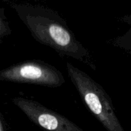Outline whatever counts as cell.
Wrapping results in <instances>:
<instances>
[{"label": "cell", "mask_w": 131, "mask_h": 131, "mask_svg": "<svg viewBox=\"0 0 131 131\" xmlns=\"http://www.w3.org/2000/svg\"><path fill=\"white\" fill-rule=\"evenodd\" d=\"M12 29L8 21L5 9L0 7V45L3 42V39L10 36Z\"/></svg>", "instance_id": "cell-6"}, {"label": "cell", "mask_w": 131, "mask_h": 131, "mask_svg": "<svg viewBox=\"0 0 131 131\" xmlns=\"http://www.w3.org/2000/svg\"><path fill=\"white\" fill-rule=\"evenodd\" d=\"M13 103L44 131H85L67 117L34 100L17 96L13 99Z\"/></svg>", "instance_id": "cell-4"}, {"label": "cell", "mask_w": 131, "mask_h": 131, "mask_svg": "<svg viewBox=\"0 0 131 131\" xmlns=\"http://www.w3.org/2000/svg\"><path fill=\"white\" fill-rule=\"evenodd\" d=\"M67 71L83 104L106 131H126L116 113L112 99L104 88L70 62Z\"/></svg>", "instance_id": "cell-2"}, {"label": "cell", "mask_w": 131, "mask_h": 131, "mask_svg": "<svg viewBox=\"0 0 131 131\" xmlns=\"http://www.w3.org/2000/svg\"><path fill=\"white\" fill-rule=\"evenodd\" d=\"M10 8L37 42L50 47L61 57L73 58L96 70V62L93 54L78 40L58 12L27 3H13Z\"/></svg>", "instance_id": "cell-1"}, {"label": "cell", "mask_w": 131, "mask_h": 131, "mask_svg": "<svg viewBox=\"0 0 131 131\" xmlns=\"http://www.w3.org/2000/svg\"><path fill=\"white\" fill-rule=\"evenodd\" d=\"M0 1H14V0H0ZM26 1H29V0H26Z\"/></svg>", "instance_id": "cell-8"}, {"label": "cell", "mask_w": 131, "mask_h": 131, "mask_svg": "<svg viewBox=\"0 0 131 131\" xmlns=\"http://www.w3.org/2000/svg\"><path fill=\"white\" fill-rule=\"evenodd\" d=\"M118 19L121 23L127 24L129 28L124 34L113 39L110 43L113 46L121 49L131 56V14L123 16Z\"/></svg>", "instance_id": "cell-5"}, {"label": "cell", "mask_w": 131, "mask_h": 131, "mask_svg": "<svg viewBox=\"0 0 131 131\" xmlns=\"http://www.w3.org/2000/svg\"><path fill=\"white\" fill-rule=\"evenodd\" d=\"M0 81L57 88L65 82L62 73L42 60H27L0 70Z\"/></svg>", "instance_id": "cell-3"}, {"label": "cell", "mask_w": 131, "mask_h": 131, "mask_svg": "<svg viewBox=\"0 0 131 131\" xmlns=\"http://www.w3.org/2000/svg\"><path fill=\"white\" fill-rule=\"evenodd\" d=\"M0 131H6L4 119H3L2 113H1V110H0Z\"/></svg>", "instance_id": "cell-7"}]
</instances>
